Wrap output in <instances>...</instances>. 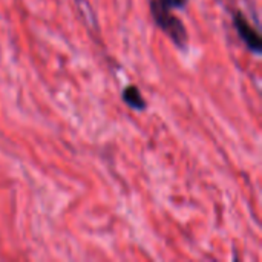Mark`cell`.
Listing matches in <instances>:
<instances>
[{
	"mask_svg": "<svg viewBox=\"0 0 262 262\" xmlns=\"http://www.w3.org/2000/svg\"><path fill=\"white\" fill-rule=\"evenodd\" d=\"M233 26L247 49H250L255 55H259L262 52V37L261 34L250 25V21L246 18V15L241 11L233 12Z\"/></svg>",
	"mask_w": 262,
	"mask_h": 262,
	"instance_id": "obj_2",
	"label": "cell"
},
{
	"mask_svg": "<svg viewBox=\"0 0 262 262\" xmlns=\"http://www.w3.org/2000/svg\"><path fill=\"white\" fill-rule=\"evenodd\" d=\"M121 98L134 111H144L147 107V101L144 100L141 91L137 86H134V84H129V86H126L123 89Z\"/></svg>",
	"mask_w": 262,
	"mask_h": 262,
	"instance_id": "obj_3",
	"label": "cell"
},
{
	"mask_svg": "<svg viewBox=\"0 0 262 262\" xmlns=\"http://www.w3.org/2000/svg\"><path fill=\"white\" fill-rule=\"evenodd\" d=\"M189 0H158V3H161L164 8H169V9H177V8H184L187 5Z\"/></svg>",
	"mask_w": 262,
	"mask_h": 262,
	"instance_id": "obj_4",
	"label": "cell"
},
{
	"mask_svg": "<svg viewBox=\"0 0 262 262\" xmlns=\"http://www.w3.org/2000/svg\"><path fill=\"white\" fill-rule=\"evenodd\" d=\"M149 8H150V14L154 21L157 23V26L180 48V49H186L187 43H189V34L187 29L183 23V20L180 17H177L172 9L164 8L161 3H158V0H149Z\"/></svg>",
	"mask_w": 262,
	"mask_h": 262,
	"instance_id": "obj_1",
	"label": "cell"
}]
</instances>
